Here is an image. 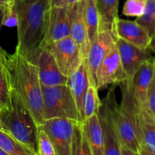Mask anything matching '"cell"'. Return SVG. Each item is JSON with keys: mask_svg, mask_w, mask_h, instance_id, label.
<instances>
[{"mask_svg": "<svg viewBox=\"0 0 155 155\" xmlns=\"http://www.w3.org/2000/svg\"><path fill=\"white\" fill-rule=\"evenodd\" d=\"M14 8L18 19L15 51L35 64L39 51L45 46L49 1L16 0Z\"/></svg>", "mask_w": 155, "mask_h": 155, "instance_id": "1", "label": "cell"}, {"mask_svg": "<svg viewBox=\"0 0 155 155\" xmlns=\"http://www.w3.org/2000/svg\"><path fill=\"white\" fill-rule=\"evenodd\" d=\"M12 89L18 94L29 109L38 127L45 122L42 86L34 63L16 51L8 54L6 60Z\"/></svg>", "mask_w": 155, "mask_h": 155, "instance_id": "2", "label": "cell"}, {"mask_svg": "<svg viewBox=\"0 0 155 155\" xmlns=\"http://www.w3.org/2000/svg\"><path fill=\"white\" fill-rule=\"evenodd\" d=\"M0 123L10 134L38 154V125L21 97L12 89V108L0 110Z\"/></svg>", "mask_w": 155, "mask_h": 155, "instance_id": "3", "label": "cell"}, {"mask_svg": "<svg viewBox=\"0 0 155 155\" xmlns=\"http://www.w3.org/2000/svg\"><path fill=\"white\" fill-rule=\"evenodd\" d=\"M121 101L114 110L115 125L122 146L139 151V142L136 128V107L132 95L130 86L126 82L120 83Z\"/></svg>", "mask_w": 155, "mask_h": 155, "instance_id": "4", "label": "cell"}, {"mask_svg": "<svg viewBox=\"0 0 155 155\" xmlns=\"http://www.w3.org/2000/svg\"><path fill=\"white\" fill-rule=\"evenodd\" d=\"M42 92L45 120L66 118L80 124L78 110L68 85L42 86Z\"/></svg>", "mask_w": 155, "mask_h": 155, "instance_id": "5", "label": "cell"}, {"mask_svg": "<svg viewBox=\"0 0 155 155\" xmlns=\"http://www.w3.org/2000/svg\"><path fill=\"white\" fill-rule=\"evenodd\" d=\"M117 104L115 86H114L109 89L101 101L98 114L104 135V155H122L121 144L115 125L114 110Z\"/></svg>", "mask_w": 155, "mask_h": 155, "instance_id": "6", "label": "cell"}, {"mask_svg": "<svg viewBox=\"0 0 155 155\" xmlns=\"http://www.w3.org/2000/svg\"><path fill=\"white\" fill-rule=\"evenodd\" d=\"M45 46L53 55L61 72L67 77L77 71L84 59L81 48L71 36L46 44Z\"/></svg>", "mask_w": 155, "mask_h": 155, "instance_id": "7", "label": "cell"}, {"mask_svg": "<svg viewBox=\"0 0 155 155\" xmlns=\"http://www.w3.org/2000/svg\"><path fill=\"white\" fill-rule=\"evenodd\" d=\"M76 121L66 118L45 120L40 126L46 133L55 150L56 155H71L74 128Z\"/></svg>", "mask_w": 155, "mask_h": 155, "instance_id": "8", "label": "cell"}, {"mask_svg": "<svg viewBox=\"0 0 155 155\" xmlns=\"http://www.w3.org/2000/svg\"><path fill=\"white\" fill-rule=\"evenodd\" d=\"M116 39V36L112 32L101 31L89 45L84 61L90 86L96 87L97 71L105 56L114 46Z\"/></svg>", "mask_w": 155, "mask_h": 155, "instance_id": "9", "label": "cell"}, {"mask_svg": "<svg viewBox=\"0 0 155 155\" xmlns=\"http://www.w3.org/2000/svg\"><path fill=\"white\" fill-rule=\"evenodd\" d=\"M116 46L120 58L123 68L127 75L126 82L131 84L133 77L141 65L150 58H152L150 49H142L120 38L116 39Z\"/></svg>", "mask_w": 155, "mask_h": 155, "instance_id": "10", "label": "cell"}, {"mask_svg": "<svg viewBox=\"0 0 155 155\" xmlns=\"http://www.w3.org/2000/svg\"><path fill=\"white\" fill-rule=\"evenodd\" d=\"M97 89L110 84H120L127 80L116 43L105 56L97 71Z\"/></svg>", "mask_w": 155, "mask_h": 155, "instance_id": "11", "label": "cell"}, {"mask_svg": "<svg viewBox=\"0 0 155 155\" xmlns=\"http://www.w3.org/2000/svg\"><path fill=\"white\" fill-rule=\"evenodd\" d=\"M35 64L41 86H54L68 83V77L61 72L54 57L45 46L39 51Z\"/></svg>", "mask_w": 155, "mask_h": 155, "instance_id": "12", "label": "cell"}, {"mask_svg": "<svg viewBox=\"0 0 155 155\" xmlns=\"http://www.w3.org/2000/svg\"><path fill=\"white\" fill-rule=\"evenodd\" d=\"M71 36L70 7H51L48 14L45 45Z\"/></svg>", "mask_w": 155, "mask_h": 155, "instance_id": "13", "label": "cell"}, {"mask_svg": "<svg viewBox=\"0 0 155 155\" xmlns=\"http://www.w3.org/2000/svg\"><path fill=\"white\" fill-rule=\"evenodd\" d=\"M154 64L153 57L152 58L145 61L133 77L130 86L136 108L147 107L148 92L154 75Z\"/></svg>", "mask_w": 155, "mask_h": 155, "instance_id": "14", "label": "cell"}, {"mask_svg": "<svg viewBox=\"0 0 155 155\" xmlns=\"http://www.w3.org/2000/svg\"><path fill=\"white\" fill-rule=\"evenodd\" d=\"M117 38L124 39L142 49H149L152 39L143 27L133 21L118 18L116 24Z\"/></svg>", "mask_w": 155, "mask_h": 155, "instance_id": "15", "label": "cell"}, {"mask_svg": "<svg viewBox=\"0 0 155 155\" xmlns=\"http://www.w3.org/2000/svg\"><path fill=\"white\" fill-rule=\"evenodd\" d=\"M67 85L69 86L75 101L80 115V124H83L86 121L84 117L85 98L88 88L90 86L84 59L77 71L73 73L70 77H68Z\"/></svg>", "mask_w": 155, "mask_h": 155, "instance_id": "16", "label": "cell"}, {"mask_svg": "<svg viewBox=\"0 0 155 155\" xmlns=\"http://www.w3.org/2000/svg\"><path fill=\"white\" fill-rule=\"evenodd\" d=\"M71 37L80 47L83 58L87 54L88 44L84 21V0L70 7Z\"/></svg>", "mask_w": 155, "mask_h": 155, "instance_id": "17", "label": "cell"}, {"mask_svg": "<svg viewBox=\"0 0 155 155\" xmlns=\"http://www.w3.org/2000/svg\"><path fill=\"white\" fill-rule=\"evenodd\" d=\"M136 128L139 143L155 151V117L147 107L136 108Z\"/></svg>", "mask_w": 155, "mask_h": 155, "instance_id": "18", "label": "cell"}, {"mask_svg": "<svg viewBox=\"0 0 155 155\" xmlns=\"http://www.w3.org/2000/svg\"><path fill=\"white\" fill-rule=\"evenodd\" d=\"M120 0H95L98 19L99 32L110 31L116 38V24L118 16Z\"/></svg>", "mask_w": 155, "mask_h": 155, "instance_id": "19", "label": "cell"}, {"mask_svg": "<svg viewBox=\"0 0 155 155\" xmlns=\"http://www.w3.org/2000/svg\"><path fill=\"white\" fill-rule=\"evenodd\" d=\"M92 155H104V141L98 114L86 120L83 124Z\"/></svg>", "mask_w": 155, "mask_h": 155, "instance_id": "20", "label": "cell"}, {"mask_svg": "<svg viewBox=\"0 0 155 155\" xmlns=\"http://www.w3.org/2000/svg\"><path fill=\"white\" fill-rule=\"evenodd\" d=\"M84 21L88 48L99 33V19L95 0H84Z\"/></svg>", "mask_w": 155, "mask_h": 155, "instance_id": "21", "label": "cell"}, {"mask_svg": "<svg viewBox=\"0 0 155 155\" xmlns=\"http://www.w3.org/2000/svg\"><path fill=\"white\" fill-rule=\"evenodd\" d=\"M0 148L9 155H38L2 130H0Z\"/></svg>", "mask_w": 155, "mask_h": 155, "instance_id": "22", "label": "cell"}, {"mask_svg": "<svg viewBox=\"0 0 155 155\" xmlns=\"http://www.w3.org/2000/svg\"><path fill=\"white\" fill-rule=\"evenodd\" d=\"M71 155H92L83 124L79 123L74 125Z\"/></svg>", "mask_w": 155, "mask_h": 155, "instance_id": "23", "label": "cell"}, {"mask_svg": "<svg viewBox=\"0 0 155 155\" xmlns=\"http://www.w3.org/2000/svg\"><path fill=\"white\" fill-rule=\"evenodd\" d=\"M11 108L12 86L5 61L0 66V110H10Z\"/></svg>", "mask_w": 155, "mask_h": 155, "instance_id": "24", "label": "cell"}, {"mask_svg": "<svg viewBox=\"0 0 155 155\" xmlns=\"http://www.w3.org/2000/svg\"><path fill=\"white\" fill-rule=\"evenodd\" d=\"M135 21L146 30L152 40L155 39V0H146L145 12Z\"/></svg>", "mask_w": 155, "mask_h": 155, "instance_id": "25", "label": "cell"}, {"mask_svg": "<svg viewBox=\"0 0 155 155\" xmlns=\"http://www.w3.org/2000/svg\"><path fill=\"white\" fill-rule=\"evenodd\" d=\"M101 105V101L98 96V89L95 86H89L84 101L85 120H87L95 114H98Z\"/></svg>", "mask_w": 155, "mask_h": 155, "instance_id": "26", "label": "cell"}, {"mask_svg": "<svg viewBox=\"0 0 155 155\" xmlns=\"http://www.w3.org/2000/svg\"><path fill=\"white\" fill-rule=\"evenodd\" d=\"M146 0H127L123 8V15L139 18L145 12Z\"/></svg>", "mask_w": 155, "mask_h": 155, "instance_id": "27", "label": "cell"}, {"mask_svg": "<svg viewBox=\"0 0 155 155\" xmlns=\"http://www.w3.org/2000/svg\"><path fill=\"white\" fill-rule=\"evenodd\" d=\"M38 154L39 155H56L55 150L43 129L38 127Z\"/></svg>", "mask_w": 155, "mask_h": 155, "instance_id": "28", "label": "cell"}, {"mask_svg": "<svg viewBox=\"0 0 155 155\" xmlns=\"http://www.w3.org/2000/svg\"><path fill=\"white\" fill-rule=\"evenodd\" d=\"M15 7V6H14ZM1 25L8 27H17L18 25V15L15 8L8 9L1 13Z\"/></svg>", "mask_w": 155, "mask_h": 155, "instance_id": "29", "label": "cell"}, {"mask_svg": "<svg viewBox=\"0 0 155 155\" xmlns=\"http://www.w3.org/2000/svg\"><path fill=\"white\" fill-rule=\"evenodd\" d=\"M154 71L150 84L147 98V107L148 110L155 117V56H154Z\"/></svg>", "mask_w": 155, "mask_h": 155, "instance_id": "30", "label": "cell"}, {"mask_svg": "<svg viewBox=\"0 0 155 155\" xmlns=\"http://www.w3.org/2000/svg\"><path fill=\"white\" fill-rule=\"evenodd\" d=\"M51 7L68 8L74 5L81 0H48Z\"/></svg>", "mask_w": 155, "mask_h": 155, "instance_id": "31", "label": "cell"}, {"mask_svg": "<svg viewBox=\"0 0 155 155\" xmlns=\"http://www.w3.org/2000/svg\"><path fill=\"white\" fill-rule=\"evenodd\" d=\"M16 0H0V14L5 10L14 8Z\"/></svg>", "mask_w": 155, "mask_h": 155, "instance_id": "32", "label": "cell"}, {"mask_svg": "<svg viewBox=\"0 0 155 155\" xmlns=\"http://www.w3.org/2000/svg\"><path fill=\"white\" fill-rule=\"evenodd\" d=\"M139 153L140 155H155V151L143 143H139Z\"/></svg>", "mask_w": 155, "mask_h": 155, "instance_id": "33", "label": "cell"}, {"mask_svg": "<svg viewBox=\"0 0 155 155\" xmlns=\"http://www.w3.org/2000/svg\"><path fill=\"white\" fill-rule=\"evenodd\" d=\"M121 154H122V155H140L139 151H132V150L129 149V148H126L124 146H122V145H121Z\"/></svg>", "mask_w": 155, "mask_h": 155, "instance_id": "34", "label": "cell"}, {"mask_svg": "<svg viewBox=\"0 0 155 155\" xmlns=\"http://www.w3.org/2000/svg\"><path fill=\"white\" fill-rule=\"evenodd\" d=\"M8 53L0 46V66L6 61Z\"/></svg>", "mask_w": 155, "mask_h": 155, "instance_id": "35", "label": "cell"}, {"mask_svg": "<svg viewBox=\"0 0 155 155\" xmlns=\"http://www.w3.org/2000/svg\"><path fill=\"white\" fill-rule=\"evenodd\" d=\"M149 49L151 52L154 53V54H155V39H153V40L151 41V43L149 46Z\"/></svg>", "mask_w": 155, "mask_h": 155, "instance_id": "36", "label": "cell"}, {"mask_svg": "<svg viewBox=\"0 0 155 155\" xmlns=\"http://www.w3.org/2000/svg\"><path fill=\"white\" fill-rule=\"evenodd\" d=\"M0 155H9V154H8L5 151H4L1 148H0Z\"/></svg>", "mask_w": 155, "mask_h": 155, "instance_id": "37", "label": "cell"}, {"mask_svg": "<svg viewBox=\"0 0 155 155\" xmlns=\"http://www.w3.org/2000/svg\"><path fill=\"white\" fill-rule=\"evenodd\" d=\"M0 130H2V131H4V130H3V127H2V126L1 123H0Z\"/></svg>", "mask_w": 155, "mask_h": 155, "instance_id": "38", "label": "cell"}]
</instances>
